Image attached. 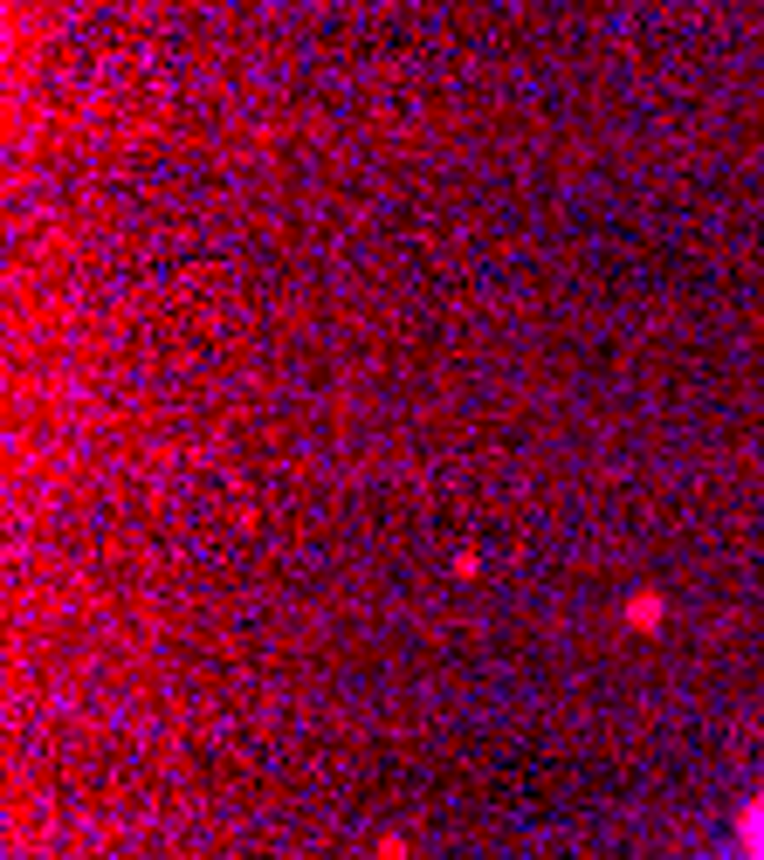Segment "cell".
<instances>
[{"label": "cell", "mask_w": 764, "mask_h": 860, "mask_svg": "<svg viewBox=\"0 0 764 860\" xmlns=\"http://www.w3.org/2000/svg\"><path fill=\"white\" fill-rule=\"evenodd\" d=\"M744 846H750V860H764V792L750 798V813H744Z\"/></svg>", "instance_id": "cell-1"}, {"label": "cell", "mask_w": 764, "mask_h": 860, "mask_svg": "<svg viewBox=\"0 0 764 860\" xmlns=\"http://www.w3.org/2000/svg\"><path fill=\"white\" fill-rule=\"evenodd\" d=\"M661 620V592H634L626 599V626H655Z\"/></svg>", "instance_id": "cell-2"}, {"label": "cell", "mask_w": 764, "mask_h": 860, "mask_svg": "<svg viewBox=\"0 0 764 860\" xmlns=\"http://www.w3.org/2000/svg\"><path fill=\"white\" fill-rule=\"evenodd\" d=\"M372 860H406V840H400V833H386V840L372 846Z\"/></svg>", "instance_id": "cell-3"}]
</instances>
